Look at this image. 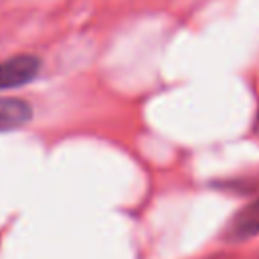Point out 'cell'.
<instances>
[{"label":"cell","instance_id":"7a4b0ae2","mask_svg":"<svg viewBox=\"0 0 259 259\" xmlns=\"http://www.w3.org/2000/svg\"><path fill=\"white\" fill-rule=\"evenodd\" d=\"M32 119V107L20 97H0V132H14Z\"/></svg>","mask_w":259,"mask_h":259},{"label":"cell","instance_id":"3957f363","mask_svg":"<svg viewBox=\"0 0 259 259\" xmlns=\"http://www.w3.org/2000/svg\"><path fill=\"white\" fill-rule=\"evenodd\" d=\"M231 235L237 239L259 235V200L247 204L245 208H241L235 214V219L231 223Z\"/></svg>","mask_w":259,"mask_h":259},{"label":"cell","instance_id":"277c9868","mask_svg":"<svg viewBox=\"0 0 259 259\" xmlns=\"http://www.w3.org/2000/svg\"><path fill=\"white\" fill-rule=\"evenodd\" d=\"M257 132H259V115H257Z\"/></svg>","mask_w":259,"mask_h":259},{"label":"cell","instance_id":"6da1fadb","mask_svg":"<svg viewBox=\"0 0 259 259\" xmlns=\"http://www.w3.org/2000/svg\"><path fill=\"white\" fill-rule=\"evenodd\" d=\"M40 71V59L34 55H14L0 61V89H12L30 83Z\"/></svg>","mask_w":259,"mask_h":259}]
</instances>
